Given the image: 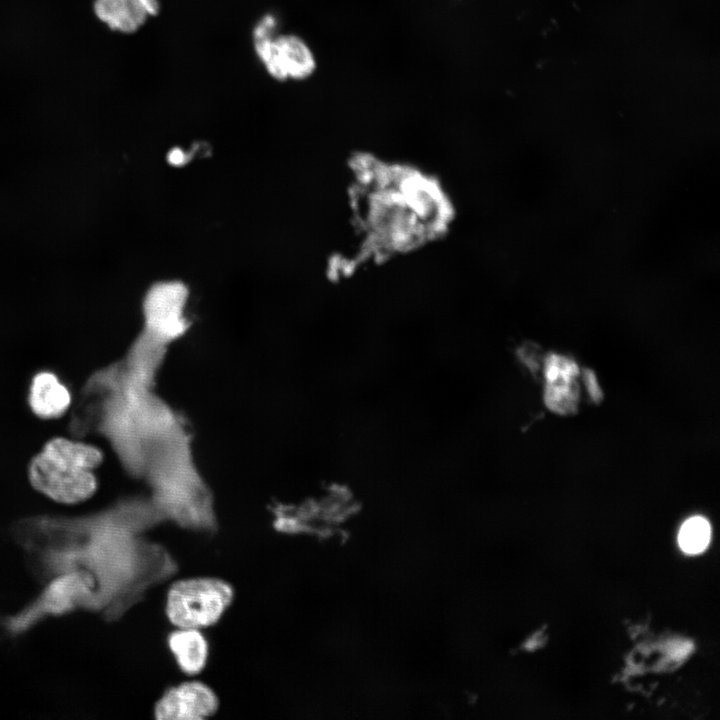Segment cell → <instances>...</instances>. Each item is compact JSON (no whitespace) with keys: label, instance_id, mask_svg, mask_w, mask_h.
<instances>
[{"label":"cell","instance_id":"cell-1","mask_svg":"<svg viewBox=\"0 0 720 720\" xmlns=\"http://www.w3.org/2000/svg\"><path fill=\"white\" fill-rule=\"evenodd\" d=\"M354 190V220L362 248L375 254L398 253L431 240L448 218L440 190L412 169L363 167Z\"/></svg>","mask_w":720,"mask_h":720},{"label":"cell","instance_id":"cell-2","mask_svg":"<svg viewBox=\"0 0 720 720\" xmlns=\"http://www.w3.org/2000/svg\"><path fill=\"white\" fill-rule=\"evenodd\" d=\"M102 461L94 446L56 438L50 440L29 468L34 488L51 499L74 504L88 499L96 490L93 469Z\"/></svg>","mask_w":720,"mask_h":720},{"label":"cell","instance_id":"cell-3","mask_svg":"<svg viewBox=\"0 0 720 720\" xmlns=\"http://www.w3.org/2000/svg\"><path fill=\"white\" fill-rule=\"evenodd\" d=\"M232 598V587L219 579L178 581L168 592L167 616L178 628L207 627L222 616Z\"/></svg>","mask_w":720,"mask_h":720},{"label":"cell","instance_id":"cell-4","mask_svg":"<svg viewBox=\"0 0 720 720\" xmlns=\"http://www.w3.org/2000/svg\"><path fill=\"white\" fill-rule=\"evenodd\" d=\"M253 44L258 59L275 80H305L316 70L317 61L311 47L296 34L278 31L253 38Z\"/></svg>","mask_w":720,"mask_h":720},{"label":"cell","instance_id":"cell-5","mask_svg":"<svg viewBox=\"0 0 720 720\" xmlns=\"http://www.w3.org/2000/svg\"><path fill=\"white\" fill-rule=\"evenodd\" d=\"M188 288L181 281L167 280L152 285L144 299L148 337L156 342L168 340L186 328L184 309Z\"/></svg>","mask_w":720,"mask_h":720},{"label":"cell","instance_id":"cell-6","mask_svg":"<svg viewBox=\"0 0 720 720\" xmlns=\"http://www.w3.org/2000/svg\"><path fill=\"white\" fill-rule=\"evenodd\" d=\"M214 692L200 682H186L169 689L155 707L160 720H199L217 709Z\"/></svg>","mask_w":720,"mask_h":720},{"label":"cell","instance_id":"cell-7","mask_svg":"<svg viewBox=\"0 0 720 720\" xmlns=\"http://www.w3.org/2000/svg\"><path fill=\"white\" fill-rule=\"evenodd\" d=\"M96 19L109 30L122 34L137 32L160 11L159 0H93Z\"/></svg>","mask_w":720,"mask_h":720},{"label":"cell","instance_id":"cell-8","mask_svg":"<svg viewBox=\"0 0 720 720\" xmlns=\"http://www.w3.org/2000/svg\"><path fill=\"white\" fill-rule=\"evenodd\" d=\"M578 374L576 363L564 356L551 354L545 361V403L554 412H574L578 401L575 378Z\"/></svg>","mask_w":720,"mask_h":720},{"label":"cell","instance_id":"cell-9","mask_svg":"<svg viewBox=\"0 0 720 720\" xmlns=\"http://www.w3.org/2000/svg\"><path fill=\"white\" fill-rule=\"evenodd\" d=\"M29 402L38 416L52 418L64 413L70 405L71 396L54 374L41 372L33 378Z\"/></svg>","mask_w":720,"mask_h":720},{"label":"cell","instance_id":"cell-10","mask_svg":"<svg viewBox=\"0 0 720 720\" xmlns=\"http://www.w3.org/2000/svg\"><path fill=\"white\" fill-rule=\"evenodd\" d=\"M168 644L184 672L195 674L205 666L208 645L198 629L179 628L169 636Z\"/></svg>","mask_w":720,"mask_h":720},{"label":"cell","instance_id":"cell-11","mask_svg":"<svg viewBox=\"0 0 720 720\" xmlns=\"http://www.w3.org/2000/svg\"><path fill=\"white\" fill-rule=\"evenodd\" d=\"M88 578L82 575L63 577L49 587L41 604L28 613L39 611L62 612L71 607L73 598L87 589Z\"/></svg>","mask_w":720,"mask_h":720},{"label":"cell","instance_id":"cell-12","mask_svg":"<svg viewBox=\"0 0 720 720\" xmlns=\"http://www.w3.org/2000/svg\"><path fill=\"white\" fill-rule=\"evenodd\" d=\"M711 537L709 522L701 516L687 519L681 526L678 542L687 554H697L706 549Z\"/></svg>","mask_w":720,"mask_h":720},{"label":"cell","instance_id":"cell-13","mask_svg":"<svg viewBox=\"0 0 720 720\" xmlns=\"http://www.w3.org/2000/svg\"><path fill=\"white\" fill-rule=\"evenodd\" d=\"M584 379L593 400L596 402L600 401L602 397L601 389L597 383L594 373L591 370L586 369L584 372Z\"/></svg>","mask_w":720,"mask_h":720},{"label":"cell","instance_id":"cell-14","mask_svg":"<svg viewBox=\"0 0 720 720\" xmlns=\"http://www.w3.org/2000/svg\"><path fill=\"white\" fill-rule=\"evenodd\" d=\"M169 159H170V161L173 162L174 164H179V163H182V162L184 161V154L182 153L181 150L175 149L174 151H172V152L170 153Z\"/></svg>","mask_w":720,"mask_h":720}]
</instances>
